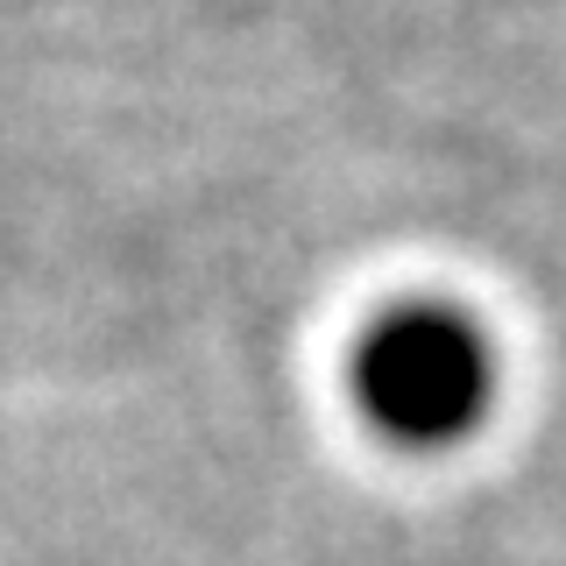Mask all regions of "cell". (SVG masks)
Returning a JSON list of instances; mask_svg holds the SVG:
<instances>
[{"mask_svg":"<svg viewBox=\"0 0 566 566\" xmlns=\"http://www.w3.org/2000/svg\"><path fill=\"white\" fill-rule=\"evenodd\" d=\"M495 354L468 312L397 305L354 347V403L397 447H453L489 411Z\"/></svg>","mask_w":566,"mask_h":566,"instance_id":"1","label":"cell"}]
</instances>
